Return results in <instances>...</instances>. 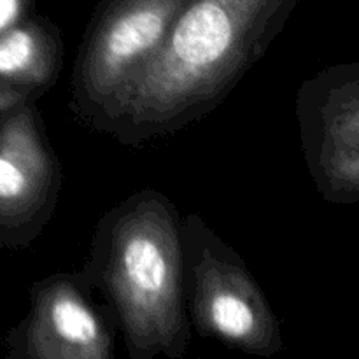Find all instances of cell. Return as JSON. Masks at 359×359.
Here are the masks:
<instances>
[{
	"mask_svg": "<svg viewBox=\"0 0 359 359\" xmlns=\"http://www.w3.org/2000/svg\"><path fill=\"white\" fill-rule=\"evenodd\" d=\"M181 231L191 328L249 356L279 354L280 323L241 255L196 212L182 217Z\"/></svg>",
	"mask_w": 359,
	"mask_h": 359,
	"instance_id": "3957f363",
	"label": "cell"
},
{
	"mask_svg": "<svg viewBox=\"0 0 359 359\" xmlns=\"http://www.w3.org/2000/svg\"><path fill=\"white\" fill-rule=\"evenodd\" d=\"M25 7H27V0H0V35L18 27Z\"/></svg>",
	"mask_w": 359,
	"mask_h": 359,
	"instance_id": "9c48e42d",
	"label": "cell"
},
{
	"mask_svg": "<svg viewBox=\"0 0 359 359\" xmlns=\"http://www.w3.org/2000/svg\"><path fill=\"white\" fill-rule=\"evenodd\" d=\"M294 0H191L100 132L125 146L172 135L212 112L265 55Z\"/></svg>",
	"mask_w": 359,
	"mask_h": 359,
	"instance_id": "6da1fadb",
	"label": "cell"
},
{
	"mask_svg": "<svg viewBox=\"0 0 359 359\" xmlns=\"http://www.w3.org/2000/svg\"><path fill=\"white\" fill-rule=\"evenodd\" d=\"M191 0H107L91 23L70 84V111L86 128L102 123L167 42Z\"/></svg>",
	"mask_w": 359,
	"mask_h": 359,
	"instance_id": "277c9868",
	"label": "cell"
},
{
	"mask_svg": "<svg viewBox=\"0 0 359 359\" xmlns=\"http://www.w3.org/2000/svg\"><path fill=\"white\" fill-rule=\"evenodd\" d=\"M62 174L32 109L20 107L0 128V221L37 233L58 198Z\"/></svg>",
	"mask_w": 359,
	"mask_h": 359,
	"instance_id": "52a82bcc",
	"label": "cell"
},
{
	"mask_svg": "<svg viewBox=\"0 0 359 359\" xmlns=\"http://www.w3.org/2000/svg\"><path fill=\"white\" fill-rule=\"evenodd\" d=\"M181 223L165 193L144 188L95 226L79 276L105 300L130 359H181L189 346Z\"/></svg>",
	"mask_w": 359,
	"mask_h": 359,
	"instance_id": "7a4b0ae2",
	"label": "cell"
},
{
	"mask_svg": "<svg viewBox=\"0 0 359 359\" xmlns=\"http://www.w3.org/2000/svg\"><path fill=\"white\" fill-rule=\"evenodd\" d=\"M294 114L319 195L337 203L359 200V65L328 67L305 79Z\"/></svg>",
	"mask_w": 359,
	"mask_h": 359,
	"instance_id": "5b68a950",
	"label": "cell"
},
{
	"mask_svg": "<svg viewBox=\"0 0 359 359\" xmlns=\"http://www.w3.org/2000/svg\"><path fill=\"white\" fill-rule=\"evenodd\" d=\"M60 65L62 48L51 28L28 23L0 35V83L41 91L55 83Z\"/></svg>",
	"mask_w": 359,
	"mask_h": 359,
	"instance_id": "ba28073f",
	"label": "cell"
},
{
	"mask_svg": "<svg viewBox=\"0 0 359 359\" xmlns=\"http://www.w3.org/2000/svg\"><path fill=\"white\" fill-rule=\"evenodd\" d=\"M114 328L79 272L55 273L32 290L14 353L18 359H116Z\"/></svg>",
	"mask_w": 359,
	"mask_h": 359,
	"instance_id": "8992f818",
	"label": "cell"
}]
</instances>
